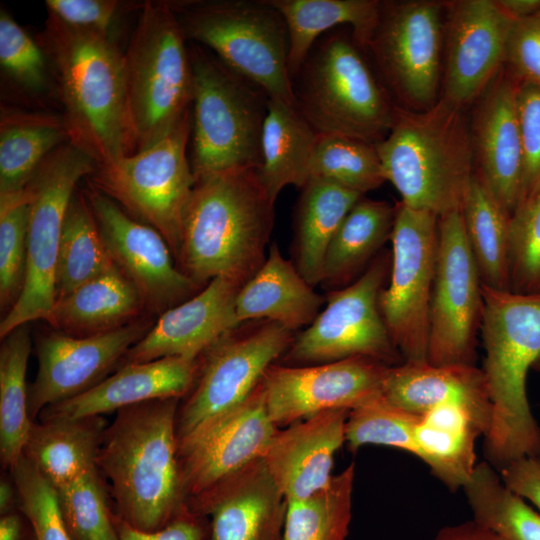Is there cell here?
Returning a JSON list of instances; mask_svg holds the SVG:
<instances>
[{
  "mask_svg": "<svg viewBox=\"0 0 540 540\" xmlns=\"http://www.w3.org/2000/svg\"><path fill=\"white\" fill-rule=\"evenodd\" d=\"M40 38L58 83L69 143L96 165L135 153L123 52L114 35L48 16Z\"/></svg>",
  "mask_w": 540,
  "mask_h": 540,
  "instance_id": "obj_1",
  "label": "cell"
},
{
  "mask_svg": "<svg viewBox=\"0 0 540 540\" xmlns=\"http://www.w3.org/2000/svg\"><path fill=\"white\" fill-rule=\"evenodd\" d=\"M274 205L257 168L197 180L184 218L177 267L200 287L216 277L244 285L266 260Z\"/></svg>",
  "mask_w": 540,
  "mask_h": 540,
  "instance_id": "obj_2",
  "label": "cell"
},
{
  "mask_svg": "<svg viewBox=\"0 0 540 540\" xmlns=\"http://www.w3.org/2000/svg\"><path fill=\"white\" fill-rule=\"evenodd\" d=\"M179 398L122 408L107 425L97 468L110 482L116 514L142 531H157L187 505L178 462Z\"/></svg>",
  "mask_w": 540,
  "mask_h": 540,
  "instance_id": "obj_3",
  "label": "cell"
},
{
  "mask_svg": "<svg viewBox=\"0 0 540 540\" xmlns=\"http://www.w3.org/2000/svg\"><path fill=\"white\" fill-rule=\"evenodd\" d=\"M481 368L492 406L484 452L500 470L540 453V428L531 411L527 377L540 370V294L498 290L483 284Z\"/></svg>",
  "mask_w": 540,
  "mask_h": 540,
  "instance_id": "obj_4",
  "label": "cell"
},
{
  "mask_svg": "<svg viewBox=\"0 0 540 540\" xmlns=\"http://www.w3.org/2000/svg\"><path fill=\"white\" fill-rule=\"evenodd\" d=\"M463 110L441 97L423 111L396 105L391 129L376 148L386 181L404 205L438 217L461 209L474 175Z\"/></svg>",
  "mask_w": 540,
  "mask_h": 540,
  "instance_id": "obj_5",
  "label": "cell"
},
{
  "mask_svg": "<svg viewBox=\"0 0 540 540\" xmlns=\"http://www.w3.org/2000/svg\"><path fill=\"white\" fill-rule=\"evenodd\" d=\"M170 1H145L123 68L136 152L173 130L192 111L189 46Z\"/></svg>",
  "mask_w": 540,
  "mask_h": 540,
  "instance_id": "obj_6",
  "label": "cell"
},
{
  "mask_svg": "<svg viewBox=\"0 0 540 540\" xmlns=\"http://www.w3.org/2000/svg\"><path fill=\"white\" fill-rule=\"evenodd\" d=\"M352 36L321 37L293 79L296 107L318 134L378 144L389 133L396 104Z\"/></svg>",
  "mask_w": 540,
  "mask_h": 540,
  "instance_id": "obj_7",
  "label": "cell"
},
{
  "mask_svg": "<svg viewBox=\"0 0 540 540\" xmlns=\"http://www.w3.org/2000/svg\"><path fill=\"white\" fill-rule=\"evenodd\" d=\"M187 39L208 47L269 99L294 108L284 18L269 0L170 1Z\"/></svg>",
  "mask_w": 540,
  "mask_h": 540,
  "instance_id": "obj_8",
  "label": "cell"
},
{
  "mask_svg": "<svg viewBox=\"0 0 540 540\" xmlns=\"http://www.w3.org/2000/svg\"><path fill=\"white\" fill-rule=\"evenodd\" d=\"M193 75L192 161L195 180L261 164L268 96L198 44Z\"/></svg>",
  "mask_w": 540,
  "mask_h": 540,
  "instance_id": "obj_9",
  "label": "cell"
},
{
  "mask_svg": "<svg viewBox=\"0 0 540 540\" xmlns=\"http://www.w3.org/2000/svg\"><path fill=\"white\" fill-rule=\"evenodd\" d=\"M192 111L152 146L96 165L87 183L129 215L153 227L179 254L185 214L196 183L187 157Z\"/></svg>",
  "mask_w": 540,
  "mask_h": 540,
  "instance_id": "obj_10",
  "label": "cell"
},
{
  "mask_svg": "<svg viewBox=\"0 0 540 540\" xmlns=\"http://www.w3.org/2000/svg\"><path fill=\"white\" fill-rule=\"evenodd\" d=\"M96 163L67 142L51 152L26 186L30 195L24 286L0 323L3 339L21 325L48 316L56 301V267L65 215L76 185Z\"/></svg>",
  "mask_w": 540,
  "mask_h": 540,
  "instance_id": "obj_11",
  "label": "cell"
},
{
  "mask_svg": "<svg viewBox=\"0 0 540 540\" xmlns=\"http://www.w3.org/2000/svg\"><path fill=\"white\" fill-rule=\"evenodd\" d=\"M445 2L381 1L366 51L399 107L423 111L436 104L445 39Z\"/></svg>",
  "mask_w": 540,
  "mask_h": 540,
  "instance_id": "obj_12",
  "label": "cell"
},
{
  "mask_svg": "<svg viewBox=\"0 0 540 540\" xmlns=\"http://www.w3.org/2000/svg\"><path fill=\"white\" fill-rule=\"evenodd\" d=\"M239 327L199 357L195 383L178 407L177 444L243 403L294 340L292 331L268 320Z\"/></svg>",
  "mask_w": 540,
  "mask_h": 540,
  "instance_id": "obj_13",
  "label": "cell"
},
{
  "mask_svg": "<svg viewBox=\"0 0 540 540\" xmlns=\"http://www.w3.org/2000/svg\"><path fill=\"white\" fill-rule=\"evenodd\" d=\"M390 266L391 252H380L353 283L328 292L325 308L294 337L286 360L321 364L367 357L388 366L401 364L379 308Z\"/></svg>",
  "mask_w": 540,
  "mask_h": 540,
  "instance_id": "obj_14",
  "label": "cell"
},
{
  "mask_svg": "<svg viewBox=\"0 0 540 540\" xmlns=\"http://www.w3.org/2000/svg\"><path fill=\"white\" fill-rule=\"evenodd\" d=\"M438 219L431 212L396 204L390 280L380 293L379 308L403 363L428 362Z\"/></svg>",
  "mask_w": 540,
  "mask_h": 540,
  "instance_id": "obj_15",
  "label": "cell"
},
{
  "mask_svg": "<svg viewBox=\"0 0 540 540\" xmlns=\"http://www.w3.org/2000/svg\"><path fill=\"white\" fill-rule=\"evenodd\" d=\"M460 210L438 219V242L429 309L427 361L474 365L483 290Z\"/></svg>",
  "mask_w": 540,
  "mask_h": 540,
  "instance_id": "obj_16",
  "label": "cell"
},
{
  "mask_svg": "<svg viewBox=\"0 0 540 540\" xmlns=\"http://www.w3.org/2000/svg\"><path fill=\"white\" fill-rule=\"evenodd\" d=\"M276 431L261 382L243 403L179 442L181 487L187 507L262 459Z\"/></svg>",
  "mask_w": 540,
  "mask_h": 540,
  "instance_id": "obj_17",
  "label": "cell"
},
{
  "mask_svg": "<svg viewBox=\"0 0 540 540\" xmlns=\"http://www.w3.org/2000/svg\"><path fill=\"white\" fill-rule=\"evenodd\" d=\"M389 367L367 357L308 366L273 364L262 380L268 415L278 428L324 411H351L383 396Z\"/></svg>",
  "mask_w": 540,
  "mask_h": 540,
  "instance_id": "obj_18",
  "label": "cell"
},
{
  "mask_svg": "<svg viewBox=\"0 0 540 540\" xmlns=\"http://www.w3.org/2000/svg\"><path fill=\"white\" fill-rule=\"evenodd\" d=\"M83 194L115 265L136 287L144 307L161 315L199 292L202 287L177 267L157 230L89 184Z\"/></svg>",
  "mask_w": 540,
  "mask_h": 540,
  "instance_id": "obj_19",
  "label": "cell"
},
{
  "mask_svg": "<svg viewBox=\"0 0 540 540\" xmlns=\"http://www.w3.org/2000/svg\"><path fill=\"white\" fill-rule=\"evenodd\" d=\"M150 328L149 323L138 320L83 337L56 330L41 333L36 341L38 371L28 388L31 420L48 406L78 396L108 377Z\"/></svg>",
  "mask_w": 540,
  "mask_h": 540,
  "instance_id": "obj_20",
  "label": "cell"
},
{
  "mask_svg": "<svg viewBox=\"0 0 540 540\" xmlns=\"http://www.w3.org/2000/svg\"><path fill=\"white\" fill-rule=\"evenodd\" d=\"M445 61L441 98L464 108L477 100L505 64L515 20L497 0L445 2Z\"/></svg>",
  "mask_w": 540,
  "mask_h": 540,
  "instance_id": "obj_21",
  "label": "cell"
},
{
  "mask_svg": "<svg viewBox=\"0 0 540 540\" xmlns=\"http://www.w3.org/2000/svg\"><path fill=\"white\" fill-rule=\"evenodd\" d=\"M518 86L503 67L476 100L470 122L474 173L511 215L520 201L524 166Z\"/></svg>",
  "mask_w": 540,
  "mask_h": 540,
  "instance_id": "obj_22",
  "label": "cell"
},
{
  "mask_svg": "<svg viewBox=\"0 0 540 540\" xmlns=\"http://www.w3.org/2000/svg\"><path fill=\"white\" fill-rule=\"evenodd\" d=\"M240 287L227 277L212 279L194 296L162 313L144 337L129 349L124 364L164 357L198 359L240 326L235 313Z\"/></svg>",
  "mask_w": 540,
  "mask_h": 540,
  "instance_id": "obj_23",
  "label": "cell"
},
{
  "mask_svg": "<svg viewBox=\"0 0 540 540\" xmlns=\"http://www.w3.org/2000/svg\"><path fill=\"white\" fill-rule=\"evenodd\" d=\"M349 413L324 411L277 429L262 461L286 501L307 498L329 485Z\"/></svg>",
  "mask_w": 540,
  "mask_h": 540,
  "instance_id": "obj_24",
  "label": "cell"
},
{
  "mask_svg": "<svg viewBox=\"0 0 540 540\" xmlns=\"http://www.w3.org/2000/svg\"><path fill=\"white\" fill-rule=\"evenodd\" d=\"M287 501L257 460L191 511L211 516L208 540H283Z\"/></svg>",
  "mask_w": 540,
  "mask_h": 540,
  "instance_id": "obj_25",
  "label": "cell"
},
{
  "mask_svg": "<svg viewBox=\"0 0 540 540\" xmlns=\"http://www.w3.org/2000/svg\"><path fill=\"white\" fill-rule=\"evenodd\" d=\"M199 358L164 357L128 363L88 391L45 408L39 420L77 419L163 398H182L193 387Z\"/></svg>",
  "mask_w": 540,
  "mask_h": 540,
  "instance_id": "obj_26",
  "label": "cell"
},
{
  "mask_svg": "<svg viewBox=\"0 0 540 540\" xmlns=\"http://www.w3.org/2000/svg\"><path fill=\"white\" fill-rule=\"evenodd\" d=\"M383 397L391 404L423 415L443 404L468 410L485 436L492 406L482 369L475 365H433L428 362L390 366L383 385Z\"/></svg>",
  "mask_w": 540,
  "mask_h": 540,
  "instance_id": "obj_27",
  "label": "cell"
},
{
  "mask_svg": "<svg viewBox=\"0 0 540 540\" xmlns=\"http://www.w3.org/2000/svg\"><path fill=\"white\" fill-rule=\"evenodd\" d=\"M268 253L260 269L239 289L235 302L238 323L268 320L292 332L308 327L326 298L282 256L276 243L270 245Z\"/></svg>",
  "mask_w": 540,
  "mask_h": 540,
  "instance_id": "obj_28",
  "label": "cell"
},
{
  "mask_svg": "<svg viewBox=\"0 0 540 540\" xmlns=\"http://www.w3.org/2000/svg\"><path fill=\"white\" fill-rule=\"evenodd\" d=\"M143 307L136 287L114 266L56 300L45 320L56 331L83 337L125 326Z\"/></svg>",
  "mask_w": 540,
  "mask_h": 540,
  "instance_id": "obj_29",
  "label": "cell"
},
{
  "mask_svg": "<svg viewBox=\"0 0 540 540\" xmlns=\"http://www.w3.org/2000/svg\"><path fill=\"white\" fill-rule=\"evenodd\" d=\"M106 427L103 416L34 421L23 455L59 490L97 469Z\"/></svg>",
  "mask_w": 540,
  "mask_h": 540,
  "instance_id": "obj_30",
  "label": "cell"
},
{
  "mask_svg": "<svg viewBox=\"0 0 540 540\" xmlns=\"http://www.w3.org/2000/svg\"><path fill=\"white\" fill-rule=\"evenodd\" d=\"M285 20L288 37V71L298 74L318 38L330 29L350 25L355 43L366 51L378 23L377 0H269Z\"/></svg>",
  "mask_w": 540,
  "mask_h": 540,
  "instance_id": "obj_31",
  "label": "cell"
},
{
  "mask_svg": "<svg viewBox=\"0 0 540 540\" xmlns=\"http://www.w3.org/2000/svg\"><path fill=\"white\" fill-rule=\"evenodd\" d=\"M363 195L312 178L301 188L294 210V262L312 286L321 284L328 247L348 212Z\"/></svg>",
  "mask_w": 540,
  "mask_h": 540,
  "instance_id": "obj_32",
  "label": "cell"
},
{
  "mask_svg": "<svg viewBox=\"0 0 540 540\" xmlns=\"http://www.w3.org/2000/svg\"><path fill=\"white\" fill-rule=\"evenodd\" d=\"M483 432L471 413L443 404L420 416L415 428V456L452 491L465 486L476 466L475 442Z\"/></svg>",
  "mask_w": 540,
  "mask_h": 540,
  "instance_id": "obj_33",
  "label": "cell"
},
{
  "mask_svg": "<svg viewBox=\"0 0 540 540\" xmlns=\"http://www.w3.org/2000/svg\"><path fill=\"white\" fill-rule=\"evenodd\" d=\"M395 215L396 205L361 197L328 247L321 284L334 291L359 278L391 238Z\"/></svg>",
  "mask_w": 540,
  "mask_h": 540,
  "instance_id": "obj_34",
  "label": "cell"
},
{
  "mask_svg": "<svg viewBox=\"0 0 540 540\" xmlns=\"http://www.w3.org/2000/svg\"><path fill=\"white\" fill-rule=\"evenodd\" d=\"M317 139L318 133L296 108L268 99L257 172L274 202L284 187L301 189L307 183Z\"/></svg>",
  "mask_w": 540,
  "mask_h": 540,
  "instance_id": "obj_35",
  "label": "cell"
},
{
  "mask_svg": "<svg viewBox=\"0 0 540 540\" xmlns=\"http://www.w3.org/2000/svg\"><path fill=\"white\" fill-rule=\"evenodd\" d=\"M67 142L63 116L2 109L0 194L24 190L44 159Z\"/></svg>",
  "mask_w": 540,
  "mask_h": 540,
  "instance_id": "obj_36",
  "label": "cell"
},
{
  "mask_svg": "<svg viewBox=\"0 0 540 540\" xmlns=\"http://www.w3.org/2000/svg\"><path fill=\"white\" fill-rule=\"evenodd\" d=\"M482 283L509 290L510 212L473 175L460 209Z\"/></svg>",
  "mask_w": 540,
  "mask_h": 540,
  "instance_id": "obj_37",
  "label": "cell"
},
{
  "mask_svg": "<svg viewBox=\"0 0 540 540\" xmlns=\"http://www.w3.org/2000/svg\"><path fill=\"white\" fill-rule=\"evenodd\" d=\"M31 351L28 324L2 339L0 348V458L11 470L23 456L33 421L28 412L26 371Z\"/></svg>",
  "mask_w": 540,
  "mask_h": 540,
  "instance_id": "obj_38",
  "label": "cell"
},
{
  "mask_svg": "<svg viewBox=\"0 0 540 540\" xmlns=\"http://www.w3.org/2000/svg\"><path fill=\"white\" fill-rule=\"evenodd\" d=\"M473 521L503 540H540V513L508 488L489 462L477 463L463 487Z\"/></svg>",
  "mask_w": 540,
  "mask_h": 540,
  "instance_id": "obj_39",
  "label": "cell"
},
{
  "mask_svg": "<svg viewBox=\"0 0 540 540\" xmlns=\"http://www.w3.org/2000/svg\"><path fill=\"white\" fill-rule=\"evenodd\" d=\"M115 265L83 192L68 206L56 267V300Z\"/></svg>",
  "mask_w": 540,
  "mask_h": 540,
  "instance_id": "obj_40",
  "label": "cell"
},
{
  "mask_svg": "<svg viewBox=\"0 0 540 540\" xmlns=\"http://www.w3.org/2000/svg\"><path fill=\"white\" fill-rule=\"evenodd\" d=\"M355 465L334 475L327 487L287 501L283 540H346L352 517Z\"/></svg>",
  "mask_w": 540,
  "mask_h": 540,
  "instance_id": "obj_41",
  "label": "cell"
},
{
  "mask_svg": "<svg viewBox=\"0 0 540 540\" xmlns=\"http://www.w3.org/2000/svg\"><path fill=\"white\" fill-rule=\"evenodd\" d=\"M312 178L363 196L386 181L375 144L334 134H318L309 167V179Z\"/></svg>",
  "mask_w": 540,
  "mask_h": 540,
  "instance_id": "obj_42",
  "label": "cell"
},
{
  "mask_svg": "<svg viewBox=\"0 0 540 540\" xmlns=\"http://www.w3.org/2000/svg\"><path fill=\"white\" fill-rule=\"evenodd\" d=\"M30 195L0 194V305L7 312L21 295L27 269ZM6 312V313H7Z\"/></svg>",
  "mask_w": 540,
  "mask_h": 540,
  "instance_id": "obj_43",
  "label": "cell"
},
{
  "mask_svg": "<svg viewBox=\"0 0 540 540\" xmlns=\"http://www.w3.org/2000/svg\"><path fill=\"white\" fill-rule=\"evenodd\" d=\"M57 491L72 540H119L98 468Z\"/></svg>",
  "mask_w": 540,
  "mask_h": 540,
  "instance_id": "obj_44",
  "label": "cell"
},
{
  "mask_svg": "<svg viewBox=\"0 0 540 540\" xmlns=\"http://www.w3.org/2000/svg\"><path fill=\"white\" fill-rule=\"evenodd\" d=\"M421 415L388 402L383 396L350 411L345 438L351 450L373 444L415 455V428Z\"/></svg>",
  "mask_w": 540,
  "mask_h": 540,
  "instance_id": "obj_45",
  "label": "cell"
},
{
  "mask_svg": "<svg viewBox=\"0 0 540 540\" xmlns=\"http://www.w3.org/2000/svg\"><path fill=\"white\" fill-rule=\"evenodd\" d=\"M18 494V509L35 540H72L61 511L58 491L24 455L10 470Z\"/></svg>",
  "mask_w": 540,
  "mask_h": 540,
  "instance_id": "obj_46",
  "label": "cell"
},
{
  "mask_svg": "<svg viewBox=\"0 0 540 540\" xmlns=\"http://www.w3.org/2000/svg\"><path fill=\"white\" fill-rule=\"evenodd\" d=\"M509 290L540 294V188L511 215Z\"/></svg>",
  "mask_w": 540,
  "mask_h": 540,
  "instance_id": "obj_47",
  "label": "cell"
},
{
  "mask_svg": "<svg viewBox=\"0 0 540 540\" xmlns=\"http://www.w3.org/2000/svg\"><path fill=\"white\" fill-rule=\"evenodd\" d=\"M47 61L40 44L1 9L0 63L3 70L24 89L41 92L47 84Z\"/></svg>",
  "mask_w": 540,
  "mask_h": 540,
  "instance_id": "obj_48",
  "label": "cell"
},
{
  "mask_svg": "<svg viewBox=\"0 0 540 540\" xmlns=\"http://www.w3.org/2000/svg\"><path fill=\"white\" fill-rule=\"evenodd\" d=\"M143 3V2H142ZM142 3L117 0H46L48 16L79 29L113 35L119 18Z\"/></svg>",
  "mask_w": 540,
  "mask_h": 540,
  "instance_id": "obj_49",
  "label": "cell"
},
{
  "mask_svg": "<svg viewBox=\"0 0 540 540\" xmlns=\"http://www.w3.org/2000/svg\"><path fill=\"white\" fill-rule=\"evenodd\" d=\"M517 110L524 158L520 204L540 188L539 86L528 83L519 84L517 91Z\"/></svg>",
  "mask_w": 540,
  "mask_h": 540,
  "instance_id": "obj_50",
  "label": "cell"
},
{
  "mask_svg": "<svg viewBox=\"0 0 540 540\" xmlns=\"http://www.w3.org/2000/svg\"><path fill=\"white\" fill-rule=\"evenodd\" d=\"M504 67L519 84L540 87V10L513 22Z\"/></svg>",
  "mask_w": 540,
  "mask_h": 540,
  "instance_id": "obj_51",
  "label": "cell"
},
{
  "mask_svg": "<svg viewBox=\"0 0 540 540\" xmlns=\"http://www.w3.org/2000/svg\"><path fill=\"white\" fill-rule=\"evenodd\" d=\"M202 518L186 506L165 527L151 532L133 528L117 514L114 520L119 540H203L208 530Z\"/></svg>",
  "mask_w": 540,
  "mask_h": 540,
  "instance_id": "obj_52",
  "label": "cell"
},
{
  "mask_svg": "<svg viewBox=\"0 0 540 540\" xmlns=\"http://www.w3.org/2000/svg\"><path fill=\"white\" fill-rule=\"evenodd\" d=\"M503 483L540 513V453L515 459L499 470Z\"/></svg>",
  "mask_w": 540,
  "mask_h": 540,
  "instance_id": "obj_53",
  "label": "cell"
},
{
  "mask_svg": "<svg viewBox=\"0 0 540 540\" xmlns=\"http://www.w3.org/2000/svg\"><path fill=\"white\" fill-rule=\"evenodd\" d=\"M432 540H503L473 520L443 527Z\"/></svg>",
  "mask_w": 540,
  "mask_h": 540,
  "instance_id": "obj_54",
  "label": "cell"
},
{
  "mask_svg": "<svg viewBox=\"0 0 540 540\" xmlns=\"http://www.w3.org/2000/svg\"><path fill=\"white\" fill-rule=\"evenodd\" d=\"M0 540H26L23 517L17 510L1 515Z\"/></svg>",
  "mask_w": 540,
  "mask_h": 540,
  "instance_id": "obj_55",
  "label": "cell"
},
{
  "mask_svg": "<svg viewBox=\"0 0 540 540\" xmlns=\"http://www.w3.org/2000/svg\"><path fill=\"white\" fill-rule=\"evenodd\" d=\"M497 3L513 20L527 18L540 10V0H497Z\"/></svg>",
  "mask_w": 540,
  "mask_h": 540,
  "instance_id": "obj_56",
  "label": "cell"
},
{
  "mask_svg": "<svg viewBox=\"0 0 540 540\" xmlns=\"http://www.w3.org/2000/svg\"><path fill=\"white\" fill-rule=\"evenodd\" d=\"M18 494L13 479L2 476L0 480V513L1 515L16 511Z\"/></svg>",
  "mask_w": 540,
  "mask_h": 540,
  "instance_id": "obj_57",
  "label": "cell"
}]
</instances>
